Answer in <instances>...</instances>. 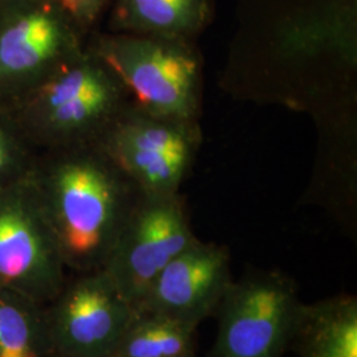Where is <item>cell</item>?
Wrapping results in <instances>:
<instances>
[{
    "mask_svg": "<svg viewBox=\"0 0 357 357\" xmlns=\"http://www.w3.org/2000/svg\"><path fill=\"white\" fill-rule=\"evenodd\" d=\"M13 159L15 150L13 142L7 131L0 126V187L16 180L13 175Z\"/></svg>",
    "mask_w": 357,
    "mask_h": 357,
    "instance_id": "16",
    "label": "cell"
},
{
    "mask_svg": "<svg viewBox=\"0 0 357 357\" xmlns=\"http://www.w3.org/2000/svg\"><path fill=\"white\" fill-rule=\"evenodd\" d=\"M188 357H197L196 355H193V356H188Z\"/></svg>",
    "mask_w": 357,
    "mask_h": 357,
    "instance_id": "18",
    "label": "cell"
},
{
    "mask_svg": "<svg viewBox=\"0 0 357 357\" xmlns=\"http://www.w3.org/2000/svg\"><path fill=\"white\" fill-rule=\"evenodd\" d=\"M197 240L180 192L142 193L102 270L135 306L158 274Z\"/></svg>",
    "mask_w": 357,
    "mask_h": 357,
    "instance_id": "7",
    "label": "cell"
},
{
    "mask_svg": "<svg viewBox=\"0 0 357 357\" xmlns=\"http://www.w3.org/2000/svg\"><path fill=\"white\" fill-rule=\"evenodd\" d=\"M44 306L22 296L0 293V357H48Z\"/></svg>",
    "mask_w": 357,
    "mask_h": 357,
    "instance_id": "14",
    "label": "cell"
},
{
    "mask_svg": "<svg viewBox=\"0 0 357 357\" xmlns=\"http://www.w3.org/2000/svg\"><path fill=\"white\" fill-rule=\"evenodd\" d=\"M197 327L135 308L112 357H188L196 355Z\"/></svg>",
    "mask_w": 357,
    "mask_h": 357,
    "instance_id": "13",
    "label": "cell"
},
{
    "mask_svg": "<svg viewBox=\"0 0 357 357\" xmlns=\"http://www.w3.org/2000/svg\"><path fill=\"white\" fill-rule=\"evenodd\" d=\"M200 141L197 123L146 114L128 103L96 143L143 195H174Z\"/></svg>",
    "mask_w": 357,
    "mask_h": 357,
    "instance_id": "6",
    "label": "cell"
},
{
    "mask_svg": "<svg viewBox=\"0 0 357 357\" xmlns=\"http://www.w3.org/2000/svg\"><path fill=\"white\" fill-rule=\"evenodd\" d=\"M68 275L38 178L0 187V293L45 306Z\"/></svg>",
    "mask_w": 357,
    "mask_h": 357,
    "instance_id": "3",
    "label": "cell"
},
{
    "mask_svg": "<svg viewBox=\"0 0 357 357\" xmlns=\"http://www.w3.org/2000/svg\"><path fill=\"white\" fill-rule=\"evenodd\" d=\"M94 54L146 114L197 123L203 65L190 41L126 33L106 38Z\"/></svg>",
    "mask_w": 357,
    "mask_h": 357,
    "instance_id": "2",
    "label": "cell"
},
{
    "mask_svg": "<svg viewBox=\"0 0 357 357\" xmlns=\"http://www.w3.org/2000/svg\"><path fill=\"white\" fill-rule=\"evenodd\" d=\"M211 17L209 0H116L115 19L131 35L190 41Z\"/></svg>",
    "mask_w": 357,
    "mask_h": 357,
    "instance_id": "12",
    "label": "cell"
},
{
    "mask_svg": "<svg viewBox=\"0 0 357 357\" xmlns=\"http://www.w3.org/2000/svg\"><path fill=\"white\" fill-rule=\"evenodd\" d=\"M48 357H64V356H59V355H51V356Z\"/></svg>",
    "mask_w": 357,
    "mask_h": 357,
    "instance_id": "17",
    "label": "cell"
},
{
    "mask_svg": "<svg viewBox=\"0 0 357 357\" xmlns=\"http://www.w3.org/2000/svg\"><path fill=\"white\" fill-rule=\"evenodd\" d=\"M44 79L35 98V121L52 141L65 146L96 143L130 103L94 53L77 52Z\"/></svg>",
    "mask_w": 357,
    "mask_h": 357,
    "instance_id": "5",
    "label": "cell"
},
{
    "mask_svg": "<svg viewBox=\"0 0 357 357\" xmlns=\"http://www.w3.org/2000/svg\"><path fill=\"white\" fill-rule=\"evenodd\" d=\"M134 306L101 270L69 274L44 306L52 354L64 357H112Z\"/></svg>",
    "mask_w": 357,
    "mask_h": 357,
    "instance_id": "8",
    "label": "cell"
},
{
    "mask_svg": "<svg viewBox=\"0 0 357 357\" xmlns=\"http://www.w3.org/2000/svg\"><path fill=\"white\" fill-rule=\"evenodd\" d=\"M76 48L70 31L52 10L15 15L0 26V89L45 78Z\"/></svg>",
    "mask_w": 357,
    "mask_h": 357,
    "instance_id": "10",
    "label": "cell"
},
{
    "mask_svg": "<svg viewBox=\"0 0 357 357\" xmlns=\"http://www.w3.org/2000/svg\"><path fill=\"white\" fill-rule=\"evenodd\" d=\"M65 13L77 22L90 23L102 7L105 0H53Z\"/></svg>",
    "mask_w": 357,
    "mask_h": 357,
    "instance_id": "15",
    "label": "cell"
},
{
    "mask_svg": "<svg viewBox=\"0 0 357 357\" xmlns=\"http://www.w3.org/2000/svg\"><path fill=\"white\" fill-rule=\"evenodd\" d=\"M38 188L69 274L101 270L141 191L97 146H75Z\"/></svg>",
    "mask_w": 357,
    "mask_h": 357,
    "instance_id": "1",
    "label": "cell"
},
{
    "mask_svg": "<svg viewBox=\"0 0 357 357\" xmlns=\"http://www.w3.org/2000/svg\"><path fill=\"white\" fill-rule=\"evenodd\" d=\"M231 283L228 248L199 238L158 274L134 307L199 327L216 312Z\"/></svg>",
    "mask_w": 357,
    "mask_h": 357,
    "instance_id": "9",
    "label": "cell"
},
{
    "mask_svg": "<svg viewBox=\"0 0 357 357\" xmlns=\"http://www.w3.org/2000/svg\"><path fill=\"white\" fill-rule=\"evenodd\" d=\"M289 349L298 357H357L356 295L302 302Z\"/></svg>",
    "mask_w": 357,
    "mask_h": 357,
    "instance_id": "11",
    "label": "cell"
},
{
    "mask_svg": "<svg viewBox=\"0 0 357 357\" xmlns=\"http://www.w3.org/2000/svg\"><path fill=\"white\" fill-rule=\"evenodd\" d=\"M302 301L281 270H253L233 281L217 308L216 340L206 357H283Z\"/></svg>",
    "mask_w": 357,
    "mask_h": 357,
    "instance_id": "4",
    "label": "cell"
}]
</instances>
